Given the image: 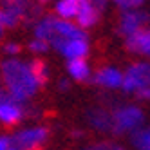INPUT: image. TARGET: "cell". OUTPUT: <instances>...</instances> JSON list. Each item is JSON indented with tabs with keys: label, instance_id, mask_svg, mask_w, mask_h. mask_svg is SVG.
Returning a JSON list of instances; mask_svg holds the SVG:
<instances>
[{
	"label": "cell",
	"instance_id": "obj_8",
	"mask_svg": "<svg viewBox=\"0 0 150 150\" xmlns=\"http://www.w3.org/2000/svg\"><path fill=\"white\" fill-rule=\"evenodd\" d=\"M127 49L136 54L150 56V29H143L139 33L127 38Z\"/></svg>",
	"mask_w": 150,
	"mask_h": 150
},
{
	"label": "cell",
	"instance_id": "obj_9",
	"mask_svg": "<svg viewBox=\"0 0 150 150\" xmlns=\"http://www.w3.org/2000/svg\"><path fill=\"white\" fill-rule=\"evenodd\" d=\"M87 120H89V125L94 128V130H100V132L110 130L112 132V114H109L105 109L89 110L87 112Z\"/></svg>",
	"mask_w": 150,
	"mask_h": 150
},
{
	"label": "cell",
	"instance_id": "obj_17",
	"mask_svg": "<svg viewBox=\"0 0 150 150\" xmlns=\"http://www.w3.org/2000/svg\"><path fill=\"white\" fill-rule=\"evenodd\" d=\"M85 150H125L121 145L116 143H109V141H101V143H94L91 146H87Z\"/></svg>",
	"mask_w": 150,
	"mask_h": 150
},
{
	"label": "cell",
	"instance_id": "obj_5",
	"mask_svg": "<svg viewBox=\"0 0 150 150\" xmlns=\"http://www.w3.org/2000/svg\"><path fill=\"white\" fill-rule=\"evenodd\" d=\"M24 107L7 91H0V123L16 125L24 117Z\"/></svg>",
	"mask_w": 150,
	"mask_h": 150
},
{
	"label": "cell",
	"instance_id": "obj_3",
	"mask_svg": "<svg viewBox=\"0 0 150 150\" xmlns=\"http://www.w3.org/2000/svg\"><path fill=\"white\" fill-rule=\"evenodd\" d=\"M150 87V62L132 63L123 72V91L125 92H139L141 89Z\"/></svg>",
	"mask_w": 150,
	"mask_h": 150
},
{
	"label": "cell",
	"instance_id": "obj_7",
	"mask_svg": "<svg viewBox=\"0 0 150 150\" xmlns=\"http://www.w3.org/2000/svg\"><path fill=\"white\" fill-rule=\"evenodd\" d=\"M94 81L107 89H117L123 87V72L114 67H103L94 74Z\"/></svg>",
	"mask_w": 150,
	"mask_h": 150
},
{
	"label": "cell",
	"instance_id": "obj_22",
	"mask_svg": "<svg viewBox=\"0 0 150 150\" xmlns=\"http://www.w3.org/2000/svg\"><path fill=\"white\" fill-rule=\"evenodd\" d=\"M136 94H137V98H139V100H146V101H150V87L141 89V91L136 92Z\"/></svg>",
	"mask_w": 150,
	"mask_h": 150
},
{
	"label": "cell",
	"instance_id": "obj_23",
	"mask_svg": "<svg viewBox=\"0 0 150 150\" xmlns=\"http://www.w3.org/2000/svg\"><path fill=\"white\" fill-rule=\"evenodd\" d=\"M89 2H91L94 7H98V9H103V7H105V2H107V0H89Z\"/></svg>",
	"mask_w": 150,
	"mask_h": 150
},
{
	"label": "cell",
	"instance_id": "obj_20",
	"mask_svg": "<svg viewBox=\"0 0 150 150\" xmlns=\"http://www.w3.org/2000/svg\"><path fill=\"white\" fill-rule=\"evenodd\" d=\"M4 52H6V54L15 56V54H18V52H20V45H18V44H15V42H9V44H6V45H4Z\"/></svg>",
	"mask_w": 150,
	"mask_h": 150
},
{
	"label": "cell",
	"instance_id": "obj_25",
	"mask_svg": "<svg viewBox=\"0 0 150 150\" xmlns=\"http://www.w3.org/2000/svg\"><path fill=\"white\" fill-rule=\"evenodd\" d=\"M4 29H6V25L2 24V20H0V38H2V35H4Z\"/></svg>",
	"mask_w": 150,
	"mask_h": 150
},
{
	"label": "cell",
	"instance_id": "obj_14",
	"mask_svg": "<svg viewBox=\"0 0 150 150\" xmlns=\"http://www.w3.org/2000/svg\"><path fill=\"white\" fill-rule=\"evenodd\" d=\"M78 11H80V4L74 2V0H58L56 2V13L63 20L78 16Z\"/></svg>",
	"mask_w": 150,
	"mask_h": 150
},
{
	"label": "cell",
	"instance_id": "obj_15",
	"mask_svg": "<svg viewBox=\"0 0 150 150\" xmlns=\"http://www.w3.org/2000/svg\"><path fill=\"white\" fill-rule=\"evenodd\" d=\"M29 67H31V71H33L35 78L38 80L40 87H44V85L47 83V78H49V67L45 65V62L33 60V62H29Z\"/></svg>",
	"mask_w": 150,
	"mask_h": 150
},
{
	"label": "cell",
	"instance_id": "obj_13",
	"mask_svg": "<svg viewBox=\"0 0 150 150\" xmlns=\"http://www.w3.org/2000/svg\"><path fill=\"white\" fill-rule=\"evenodd\" d=\"M67 71L76 81H87L91 78V69H89V63L85 60H69Z\"/></svg>",
	"mask_w": 150,
	"mask_h": 150
},
{
	"label": "cell",
	"instance_id": "obj_1",
	"mask_svg": "<svg viewBox=\"0 0 150 150\" xmlns=\"http://www.w3.org/2000/svg\"><path fill=\"white\" fill-rule=\"evenodd\" d=\"M0 71H2V80L6 85V91L18 103H25L38 92L40 83L35 78L33 71H31L29 62L25 63L16 58H9V60L2 62Z\"/></svg>",
	"mask_w": 150,
	"mask_h": 150
},
{
	"label": "cell",
	"instance_id": "obj_26",
	"mask_svg": "<svg viewBox=\"0 0 150 150\" xmlns=\"http://www.w3.org/2000/svg\"><path fill=\"white\" fill-rule=\"evenodd\" d=\"M74 2H78V4L81 6V4H85V2H89V0H74Z\"/></svg>",
	"mask_w": 150,
	"mask_h": 150
},
{
	"label": "cell",
	"instance_id": "obj_19",
	"mask_svg": "<svg viewBox=\"0 0 150 150\" xmlns=\"http://www.w3.org/2000/svg\"><path fill=\"white\" fill-rule=\"evenodd\" d=\"M114 2L121 9H125V11H132L134 7H137L139 4H143V0H114Z\"/></svg>",
	"mask_w": 150,
	"mask_h": 150
},
{
	"label": "cell",
	"instance_id": "obj_28",
	"mask_svg": "<svg viewBox=\"0 0 150 150\" xmlns=\"http://www.w3.org/2000/svg\"><path fill=\"white\" fill-rule=\"evenodd\" d=\"M42 2H47V0H42Z\"/></svg>",
	"mask_w": 150,
	"mask_h": 150
},
{
	"label": "cell",
	"instance_id": "obj_11",
	"mask_svg": "<svg viewBox=\"0 0 150 150\" xmlns=\"http://www.w3.org/2000/svg\"><path fill=\"white\" fill-rule=\"evenodd\" d=\"M0 9L18 20L27 16L31 9V0H0Z\"/></svg>",
	"mask_w": 150,
	"mask_h": 150
},
{
	"label": "cell",
	"instance_id": "obj_2",
	"mask_svg": "<svg viewBox=\"0 0 150 150\" xmlns=\"http://www.w3.org/2000/svg\"><path fill=\"white\" fill-rule=\"evenodd\" d=\"M143 110L136 105H123L112 112V134L121 136L127 132H137L143 125Z\"/></svg>",
	"mask_w": 150,
	"mask_h": 150
},
{
	"label": "cell",
	"instance_id": "obj_4",
	"mask_svg": "<svg viewBox=\"0 0 150 150\" xmlns=\"http://www.w3.org/2000/svg\"><path fill=\"white\" fill-rule=\"evenodd\" d=\"M49 130L45 127H31L18 130L11 136V145L18 150H38L47 141Z\"/></svg>",
	"mask_w": 150,
	"mask_h": 150
},
{
	"label": "cell",
	"instance_id": "obj_16",
	"mask_svg": "<svg viewBox=\"0 0 150 150\" xmlns=\"http://www.w3.org/2000/svg\"><path fill=\"white\" fill-rule=\"evenodd\" d=\"M132 145L137 150H150V127L139 128L132 136Z\"/></svg>",
	"mask_w": 150,
	"mask_h": 150
},
{
	"label": "cell",
	"instance_id": "obj_6",
	"mask_svg": "<svg viewBox=\"0 0 150 150\" xmlns=\"http://www.w3.org/2000/svg\"><path fill=\"white\" fill-rule=\"evenodd\" d=\"M148 22V15L146 13H141V11H125L121 20H120V35H125L127 38L132 36L139 31H143V25Z\"/></svg>",
	"mask_w": 150,
	"mask_h": 150
},
{
	"label": "cell",
	"instance_id": "obj_21",
	"mask_svg": "<svg viewBox=\"0 0 150 150\" xmlns=\"http://www.w3.org/2000/svg\"><path fill=\"white\" fill-rule=\"evenodd\" d=\"M13 145H11V137L7 136H0V150H9Z\"/></svg>",
	"mask_w": 150,
	"mask_h": 150
},
{
	"label": "cell",
	"instance_id": "obj_10",
	"mask_svg": "<svg viewBox=\"0 0 150 150\" xmlns=\"http://www.w3.org/2000/svg\"><path fill=\"white\" fill-rule=\"evenodd\" d=\"M60 52L67 60H83L89 52V44L87 40H69L65 42Z\"/></svg>",
	"mask_w": 150,
	"mask_h": 150
},
{
	"label": "cell",
	"instance_id": "obj_18",
	"mask_svg": "<svg viewBox=\"0 0 150 150\" xmlns=\"http://www.w3.org/2000/svg\"><path fill=\"white\" fill-rule=\"evenodd\" d=\"M29 49L33 51V52H45V51L49 49V42L40 40V38H35V40H31Z\"/></svg>",
	"mask_w": 150,
	"mask_h": 150
},
{
	"label": "cell",
	"instance_id": "obj_12",
	"mask_svg": "<svg viewBox=\"0 0 150 150\" xmlns=\"http://www.w3.org/2000/svg\"><path fill=\"white\" fill-rule=\"evenodd\" d=\"M78 25L80 27H92L96 22H98V18H100V9L98 7H94L91 2H85L80 6V11H78Z\"/></svg>",
	"mask_w": 150,
	"mask_h": 150
},
{
	"label": "cell",
	"instance_id": "obj_27",
	"mask_svg": "<svg viewBox=\"0 0 150 150\" xmlns=\"http://www.w3.org/2000/svg\"><path fill=\"white\" fill-rule=\"evenodd\" d=\"M9 150H18V148H15V146H11V148H9Z\"/></svg>",
	"mask_w": 150,
	"mask_h": 150
},
{
	"label": "cell",
	"instance_id": "obj_24",
	"mask_svg": "<svg viewBox=\"0 0 150 150\" xmlns=\"http://www.w3.org/2000/svg\"><path fill=\"white\" fill-rule=\"evenodd\" d=\"M58 87H60V91H67V89H69V81H67V80H62V81L58 83Z\"/></svg>",
	"mask_w": 150,
	"mask_h": 150
}]
</instances>
